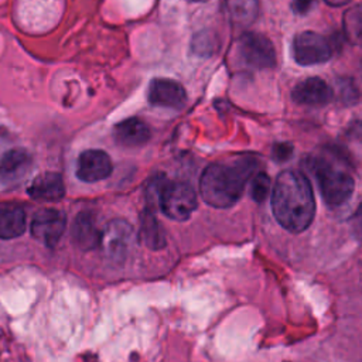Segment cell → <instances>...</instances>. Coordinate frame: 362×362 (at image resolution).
Masks as SVG:
<instances>
[{"label":"cell","mask_w":362,"mask_h":362,"mask_svg":"<svg viewBox=\"0 0 362 362\" xmlns=\"http://www.w3.org/2000/svg\"><path fill=\"white\" fill-rule=\"evenodd\" d=\"M272 211L276 221L288 232L305 230L315 214V201L308 178L293 170L280 173L272 191Z\"/></svg>","instance_id":"1"},{"label":"cell","mask_w":362,"mask_h":362,"mask_svg":"<svg viewBox=\"0 0 362 362\" xmlns=\"http://www.w3.org/2000/svg\"><path fill=\"white\" fill-rule=\"evenodd\" d=\"M157 199L163 214L174 221H187L197 208L194 188L182 181L161 182Z\"/></svg>","instance_id":"3"},{"label":"cell","mask_w":362,"mask_h":362,"mask_svg":"<svg viewBox=\"0 0 362 362\" xmlns=\"http://www.w3.org/2000/svg\"><path fill=\"white\" fill-rule=\"evenodd\" d=\"M352 226L358 235L362 236V204L358 206L356 212L352 216Z\"/></svg>","instance_id":"24"},{"label":"cell","mask_w":362,"mask_h":362,"mask_svg":"<svg viewBox=\"0 0 362 362\" xmlns=\"http://www.w3.org/2000/svg\"><path fill=\"white\" fill-rule=\"evenodd\" d=\"M147 98L154 106L180 109L185 105L187 93L180 82L168 78H156L148 85Z\"/></svg>","instance_id":"10"},{"label":"cell","mask_w":362,"mask_h":362,"mask_svg":"<svg viewBox=\"0 0 362 362\" xmlns=\"http://www.w3.org/2000/svg\"><path fill=\"white\" fill-rule=\"evenodd\" d=\"M188 1H206V0H188Z\"/></svg>","instance_id":"26"},{"label":"cell","mask_w":362,"mask_h":362,"mask_svg":"<svg viewBox=\"0 0 362 362\" xmlns=\"http://www.w3.org/2000/svg\"><path fill=\"white\" fill-rule=\"evenodd\" d=\"M314 174L317 177L321 195L331 206L345 204L354 192V178L344 170L332 167L331 164L317 161L314 164Z\"/></svg>","instance_id":"4"},{"label":"cell","mask_w":362,"mask_h":362,"mask_svg":"<svg viewBox=\"0 0 362 362\" xmlns=\"http://www.w3.org/2000/svg\"><path fill=\"white\" fill-rule=\"evenodd\" d=\"M329 6H334V7H339V6H345L348 4L351 0H325Z\"/></svg>","instance_id":"25"},{"label":"cell","mask_w":362,"mask_h":362,"mask_svg":"<svg viewBox=\"0 0 362 362\" xmlns=\"http://www.w3.org/2000/svg\"><path fill=\"white\" fill-rule=\"evenodd\" d=\"M344 33L351 44L362 45V4L348 8L344 14Z\"/></svg>","instance_id":"19"},{"label":"cell","mask_w":362,"mask_h":362,"mask_svg":"<svg viewBox=\"0 0 362 362\" xmlns=\"http://www.w3.org/2000/svg\"><path fill=\"white\" fill-rule=\"evenodd\" d=\"M314 3H315V0H294L293 1V10L297 14H305L311 10Z\"/></svg>","instance_id":"23"},{"label":"cell","mask_w":362,"mask_h":362,"mask_svg":"<svg viewBox=\"0 0 362 362\" xmlns=\"http://www.w3.org/2000/svg\"><path fill=\"white\" fill-rule=\"evenodd\" d=\"M236 55L245 66L253 69L276 65V51L272 41L259 33H245L236 44Z\"/></svg>","instance_id":"5"},{"label":"cell","mask_w":362,"mask_h":362,"mask_svg":"<svg viewBox=\"0 0 362 362\" xmlns=\"http://www.w3.org/2000/svg\"><path fill=\"white\" fill-rule=\"evenodd\" d=\"M66 226V218L62 211L54 208L40 209L31 221V235L48 247L58 243Z\"/></svg>","instance_id":"8"},{"label":"cell","mask_w":362,"mask_h":362,"mask_svg":"<svg viewBox=\"0 0 362 362\" xmlns=\"http://www.w3.org/2000/svg\"><path fill=\"white\" fill-rule=\"evenodd\" d=\"M133 240V228L124 219L110 221L100 230L99 246L103 255L112 262H123Z\"/></svg>","instance_id":"7"},{"label":"cell","mask_w":362,"mask_h":362,"mask_svg":"<svg viewBox=\"0 0 362 362\" xmlns=\"http://www.w3.org/2000/svg\"><path fill=\"white\" fill-rule=\"evenodd\" d=\"M218 48L216 37L209 31L198 33L192 40V51L201 57H209Z\"/></svg>","instance_id":"20"},{"label":"cell","mask_w":362,"mask_h":362,"mask_svg":"<svg viewBox=\"0 0 362 362\" xmlns=\"http://www.w3.org/2000/svg\"><path fill=\"white\" fill-rule=\"evenodd\" d=\"M332 57L329 41L314 31H303L293 40V58L298 65L324 64Z\"/></svg>","instance_id":"6"},{"label":"cell","mask_w":362,"mask_h":362,"mask_svg":"<svg viewBox=\"0 0 362 362\" xmlns=\"http://www.w3.org/2000/svg\"><path fill=\"white\" fill-rule=\"evenodd\" d=\"M31 154L21 147L7 150L0 158V182L13 185L20 182L30 171Z\"/></svg>","instance_id":"11"},{"label":"cell","mask_w":362,"mask_h":362,"mask_svg":"<svg viewBox=\"0 0 362 362\" xmlns=\"http://www.w3.org/2000/svg\"><path fill=\"white\" fill-rule=\"evenodd\" d=\"M27 192L34 199L58 201L65 194L62 177L58 173L40 174L31 181Z\"/></svg>","instance_id":"15"},{"label":"cell","mask_w":362,"mask_h":362,"mask_svg":"<svg viewBox=\"0 0 362 362\" xmlns=\"http://www.w3.org/2000/svg\"><path fill=\"white\" fill-rule=\"evenodd\" d=\"M112 160L106 151L90 148L81 153L76 163V177L83 182H96L110 175Z\"/></svg>","instance_id":"9"},{"label":"cell","mask_w":362,"mask_h":362,"mask_svg":"<svg viewBox=\"0 0 362 362\" xmlns=\"http://www.w3.org/2000/svg\"><path fill=\"white\" fill-rule=\"evenodd\" d=\"M25 229V214L21 208L0 209V239H14Z\"/></svg>","instance_id":"17"},{"label":"cell","mask_w":362,"mask_h":362,"mask_svg":"<svg viewBox=\"0 0 362 362\" xmlns=\"http://www.w3.org/2000/svg\"><path fill=\"white\" fill-rule=\"evenodd\" d=\"M256 170L253 156H236L229 161L208 165L199 180L202 199L215 208L235 205L243 194L245 185Z\"/></svg>","instance_id":"2"},{"label":"cell","mask_w":362,"mask_h":362,"mask_svg":"<svg viewBox=\"0 0 362 362\" xmlns=\"http://www.w3.org/2000/svg\"><path fill=\"white\" fill-rule=\"evenodd\" d=\"M151 132L146 122L139 117H129L117 123L113 129V137L117 144L124 147H139L150 140Z\"/></svg>","instance_id":"13"},{"label":"cell","mask_w":362,"mask_h":362,"mask_svg":"<svg viewBox=\"0 0 362 362\" xmlns=\"http://www.w3.org/2000/svg\"><path fill=\"white\" fill-rule=\"evenodd\" d=\"M270 191V178L266 173H257L252 181V198L256 202H263Z\"/></svg>","instance_id":"21"},{"label":"cell","mask_w":362,"mask_h":362,"mask_svg":"<svg viewBox=\"0 0 362 362\" xmlns=\"http://www.w3.org/2000/svg\"><path fill=\"white\" fill-rule=\"evenodd\" d=\"M140 242L151 250H160L165 246V236L156 215L146 209L140 218Z\"/></svg>","instance_id":"16"},{"label":"cell","mask_w":362,"mask_h":362,"mask_svg":"<svg viewBox=\"0 0 362 362\" xmlns=\"http://www.w3.org/2000/svg\"><path fill=\"white\" fill-rule=\"evenodd\" d=\"M226 8L233 24L246 27L256 20L259 3L257 0H228Z\"/></svg>","instance_id":"18"},{"label":"cell","mask_w":362,"mask_h":362,"mask_svg":"<svg viewBox=\"0 0 362 362\" xmlns=\"http://www.w3.org/2000/svg\"><path fill=\"white\" fill-rule=\"evenodd\" d=\"M72 240L81 250H92L99 246L100 230L96 226L95 218L89 212H81L76 215L71 228Z\"/></svg>","instance_id":"14"},{"label":"cell","mask_w":362,"mask_h":362,"mask_svg":"<svg viewBox=\"0 0 362 362\" xmlns=\"http://www.w3.org/2000/svg\"><path fill=\"white\" fill-rule=\"evenodd\" d=\"M332 96L334 92L331 86L315 76L298 82L291 90L293 100L303 106H322L331 102Z\"/></svg>","instance_id":"12"},{"label":"cell","mask_w":362,"mask_h":362,"mask_svg":"<svg viewBox=\"0 0 362 362\" xmlns=\"http://www.w3.org/2000/svg\"><path fill=\"white\" fill-rule=\"evenodd\" d=\"M293 147L290 143H277L273 146V158L277 161H286L291 157Z\"/></svg>","instance_id":"22"}]
</instances>
